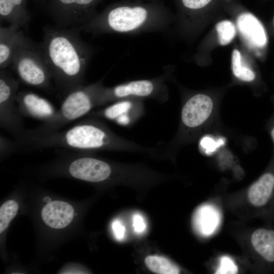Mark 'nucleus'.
<instances>
[{
	"mask_svg": "<svg viewBox=\"0 0 274 274\" xmlns=\"http://www.w3.org/2000/svg\"><path fill=\"white\" fill-rule=\"evenodd\" d=\"M18 204L14 200H9L0 208V233L8 226L11 221L15 217L18 210Z\"/></svg>",
	"mask_w": 274,
	"mask_h": 274,
	"instance_id": "22",
	"label": "nucleus"
},
{
	"mask_svg": "<svg viewBox=\"0 0 274 274\" xmlns=\"http://www.w3.org/2000/svg\"><path fill=\"white\" fill-rule=\"evenodd\" d=\"M112 226L116 238L119 241L122 240L125 235L124 226L118 220L114 221Z\"/></svg>",
	"mask_w": 274,
	"mask_h": 274,
	"instance_id": "29",
	"label": "nucleus"
},
{
	"mask_svg": "<svg viewBox=\"0 0 274 274\" xmlns=\"http://www.w3.org/2000/svg\"><path fill=\"white\" fill-rule=\"evenodd\" d=\"M145 263L148 269L157 274H178L179 267L167 258L158 255L148 256Z\"/></svg>",
	"mask_w": 274,
	"mask_h": 274,
	"instance_id": "19",
	"label": "nucleus"
},
{
	"mask_svg": "<svg viewBox=\"0 0 274 274\" xmlns=\"http://www.w3.org/2000/svg\"><path fill=\"white\" fill-rule=\"evenodd\" d=\"M201 208L197 211L194 217V224L195 228L200 232L207 233L210 232V227L214 225L215 216L210 212L207 208Z\"/></svg>",
	"mask_w": 274,
	"mask_h": 274,
	"instance_id": "21",
	"label": "nucleus"
},
{
	"mask_svg": "<svg viewBox=\"0 0 274 274\" xmlns=\"http://www.w3.org/2000/svg\"><path fill=\"white\" fill-rule=\"evenodd\" d=\"M16 100L23 116L44 122L52 119L57 112L54 106L48 100L31 91L18 92Z\"/></svg>",
	"mask_w": 274,
	"mask_h": 274,
	"instance_id": "9",
	"label": "nucleus"
},
{
	"mask_svg": "<svg viewBox=\"0 0 274 274\" xmlns=\"http://www.w3.org/2000/svg\"><path fill=\"white\" fill-rule=\"evenodd\" d=\"M23 0H0V15L2 20L19 28H27L29 18L21 8Z\"/></svg>",
	"mask_w": 274,
	"mask_h": 274,
	"instance_id": "18",
	"label": "nucleus"
},
{
	"mask_svg": "<svg viewBox=\"0 0 274 274\" xmlns=\"http://www.w3.org/2000/svg\"><path fill=\"white\" fill-rule=\"evenodd\" d=\"M79 30L60 26H46L40 47L58 89L64 94L83 85L92 49Z\"/></svg>",
	"mask_w": 274,
	"mask_h": 274,
	"instance_id": "1",
	"label": "nucleus"
},
{
	"mask_svg": "<svg viewBox=\"0 0 274 274\" xmlns=\"http://www.w3.org/2000/svg\"><path fill=\"white\" fill-rule=\"evenodd\" d=\"M51 199L49 196H46L43 198V201L46 203H49L51 202Z\"/></svg>",
	"mask_w": 274,
	"mask_h": 274,
	"instance_id": "31",
	"label": "nucleus"
},
{
	"mask_svg": "<svg viewBox=\"0 0 274 274\" xmlns=\"http://www.w3.org/2000/svg\"><path fill=\"white\" fill-rule=\"evenodd\" d=\"M133 226L134 231L138 234L143 232L146 225L143 217L140 214H135L133 217Z\"/></svg>",
	"mask_w": 274,
	"mask_h": 274,
	"instance_id": "28",
	"label": "nucleus"
},
{
	"mask_svg": "<svg viewBox=\"0 0 274 274\" xmlns=\"http://www.w3.org/2000/svg\"><path fill=\"white\" fill-rule=\"evenodd\" d=\"M168 22L165 17L154 15L144 7H116L107 13L77 27L93 35L117 33L137 34L165 30Z\"/></svg>",
	"mask_w": 274,
	"mask_h": 274,
	"instance_id": "3",
	"label": "nucleus"
},
{
	"mask_svg": "<svg viewBox=\"0 0 274 274\" xmlns=\"http://www.w3.org/2000/svg\"><path fill=\"white\" fill-rule=\"evenodd\" d=\"M0 141L1 154L17 150L15 141H12L2 135L1 136Z\"/></svg>",
	"mask_w": 274,
	"mask_h": 274,
	"instance_id": "25",
	"label": "nucleus"
},
{
	"mask_svg": "<svg viewBox=\"0 0 274 274\" xmlns=\"http://www.w3.org/2000/svg\"><path fill=\"white\" fill-rule=\"evenodd\" d=\"M165 74L152 79L128 82L111 87L101 85L97 96V106L128 98H157L166 93Z\"/></svg>",
	"mask_w": 274,
	"mask_h": 274,
	"instance_id": "6",
	"label": "nucleus"
},
{
	"mask_svg": "<svg viewBox=\"0 0 274 274\" xmlns=\"http://www.w3.org/2000/svg\"><path fill=\"white\" fill-rule=\"evenodd\" d=\"M231 62L232 72L236 78L246 82L252 81L255 79V73L250 68L242 64L241 55L237 49L232 51Z\"/></svg>",
	"mask_w": 274,
	"mask_h": 274,
	"instance_id": "20",
	"label": "nucleus"
},
{
	"mask_svg": "<svg viewBox=\"0 0 274 274\" xmlns=\"http://www.w3.org/2000/svg\"><path fill=\"white\" fill-rule=\"evenodd\" d=\"M183 5L191 10H197L207 5L212 0H181Z\"/></svg>",
	"mask_w": 274,
	"mask_h": 274,
	"instance_id": "27",
	"label": "nucleus"
},
{
	"mask_svg": "<svg viewBox=\"0 0 274 274\" xmlns=\"http://www.w3.org/2000/svg\"><path fill=\"white\" fill-rule=\"evenodd\" d=\"M12 64L20 80L25 84L42 89L49 87L51 73L40 48L32 42L17 51Z\"/></svg>",
	"mask_w": 274,
	"mask_h": 274,
	"instance_id": "5",
	"label": "nucleus"
},
{
	"mask_svg": "<svg viewBox=\"0 0 274 274\" xmlns=\"http://www.w3.org/2000/svg\"><path fill=\"white\" fill-rule=\"evenodd\" d=\"M213 108L212 99L204 94L191 97L184 104L181 112L183 125L189 129L196 128L209 118Z\"/></svg>",
	"mask_w": 274,
	"mask_h": 274,
	"instance_id": "10",
	"label": "nucleus"
},
{
	"mask_svg": "<svg viewBox=\"0 0 274 274\" xmlns=\"http://www.w3.org/2000/svg\"><path fill=\"white\" fill-rule=\"evenodd\" d=\"M102 82L100 80L90 85H82L68 92L52 119L25 131L16 139L18 150L28 142L58 131L64 125L89 113L97 106V96Z\"/></svg>",
	"mask_w": 274,
	"mask_h": 274,
	"instance_id": "4",
	"label": "nucleus"
},
{
	"mask_svg": "<svg viewBox=\"0 0 274 274\" xmlns=\"http://www.w3.org/2000/svg\"><path fill=\"white\" fill-rule=\"evenodd\" d=\"M64 148L75 150H144L112 132L102 122L84 120L70 128L32 140L21 149Z\"/></svg>",
	"mask_w": 274,
	"mask_h": 274,
	"instance_id": "2",
	"label": "nucleus"
},
{
	"mask_svg": "<svg viewBox=\"0 0 274 274\" xmlns=\"http://www.w3.org/2000/svg\"><path fill=\"white\" fill-rule=\"evenodd\" d=\"M237 269L233 261L228 257H223L216 273H236Z\"/></svg>",
	"mask_w": 274,
	"mask_h": 274,
	"instance_id": "24",
	"label": "nucleus"
},
{
	"mask_svg": "<svg viewBox=\"0 0 274 274\" xmlns=\"http://www.w3.org/2000/svg\"><path fill=\"white\" fill-rule=\"evenodd\" d=\"M270 135L271 138L274 143V123L272 125L270 128Z\"/></svg>",
	"mask_w": 274,
	"mask_h": 274,
	"instance_id": "30",
	"label": "nucleus"
},
{
	"mask_svg": "<svg viewBox=\"0 0 274 274\" xmlns=\"http://www.w3.org/2000/svg\"><path fill=\"white\" fill-rule=\"evenodd\" d=\"M220 142L214 141L209 136H206L201 139L200 145L206 152H211L214 151L220 144H222Z\"/></svg>",
	"mask_w": 274,
	"mask_h": 274,
	"instance_id": "26",
	"label": "nucleus"
},
{
	"mask_svg": "<svg viewBox=\"0 0 274 274\" xmlns=\"http://www.w3.org/2000/svg\"><path fill=\"white\" fill-rule=\"evenodd\" d=\"M274 192V172L264 173L249 188L247 196L256 207H262L271 199Z\"/></svg>",
	"mask_w": 274,
	"mask_h": 274,
	"instance_id": "14",
	"label": "nucleus"
},
{
	"mask_svg": "<svg viewBox=\"0 0 274 274\" xmlns=\"http://www.w3.org/2000/svg\"><path fill=\"white\" fill-rule=\"evenodd\" d=\"M237 26L241 35L251 47L263 49L266 47L268 40L265 29L252 14H241L237 19Z\"/></svg>",
	"mask_w": 274,
	"mask_h": 274,
	"instance_id": "12",
	"label": "nucleus"
},
{
	"mask_svg": "<svg viewBox=\"0 0 274 274\" xmlns=\"http://www.w3.org/2000/svg\"><path fill=\"white\" fill-rule=\"evenodd\" d=\"M31 41L20 30L10 25L0 27V68L5 69L12 64L17 51Z\"/></svg>",
	"mask_w": 274,
	"mask_h": 274,
	"instance_id": "11",
	"label": "nucleus"
},
{
	"mask_svg": "<svg viewBox=\"0 0 274 274\" xmlns=\"http://www.w3.org/2000/svg\"><path fill=\"white\" fill-rule=\"evenodd\" d=\"M74 215V209L69 203L58 200L46 204L41 212L43 221L48 226L55 229L67 226L72 221Z\"/></svg>",
	"mask_w": 274,
	"mask_h": 274,
	"instance_id": "13",
	"label": "nucleus"
},
{
	"mask_svg": "<svg viewBox=\"0 0 274 274\" xmlns=\"http://www.w3.org/2000/svg\"><path fill=\"white\" fill-rule=\"evenodd\" d=\"M273 193H274V192H273Z\"/></svg>",
	"mask_w": 274,
	"mask_h": 274,
	"instance_id": "33",
	"label": "nucleus"
},
{
	"mask_svg": "<svg viewBox=\"0 0 274 274\" xmlns=\"http://www.w3.org/2000/svg\"><path fill=\"white\" fill-rule=\"evenodd\" d=\"M252 245L266 262L274 264V229L261 228L252 233Z\"/></svg>",
	"mask_w": 274,
	"mask_h": 274,
	"instance_id": "17",
	"label": "nucleus"
},
{
	"mask_svg": "<svg viewBox=\"0 0 274 274\" xmlns=\"http://www.w3.org/2000/svg\"><path fill=\"white\" fill-rule=\"evenodd\" d=\"M18 81L4 69L0 72V125L15 139L24 131L23 116L16 100Z\"/></svg>",
	"mask_w": 274,
	"mask_h": 274,
	"instance_id": "7",
	"label": "nucleus"
},
{
	"mask_svg": "<svg viewBox=\"0 0 274 274\" xmlns=\"http://www.w3.org/2000/svg\"><path fill=\"white\" fill-rule=\"evenodd\" d=\"M95 0H57L61 6L65 8L62 13L56 19L58 25L78 26L84 24L86 21L80 9L91 4Z\"/></svg>",
	"mask_w": 274,
	"mask_h": 274,
	"instance_id": "15",
	"label": "nucleus"
},
{
	"mask_svg": "<svg viewBox=\"0 0 274 274\" xmlns=\"http://www.w3.org/2000/svg\"><path fill=\"white\" fill-rule=\"evenodd\" d=\"M216 29L219 42L221 45L229 44L235 37V27L233 23L229 20H224L218 23Z\"/></svg>",
	"mask_w": 274,
	"mask_h": 274,
	"instance_id": "23",
	"label": "nucleus"
},
{
	"mask_svg": "<svg viewBox=\"0 0 274 274\" xmlns=\"http://www.w3.org/2000/svg\"><path fill=\"white\" fill-rule=\"evenodd\" d=\"M272 25H273V27L274 28V17H273V19Z\"/></svg>",
	"mask_w": 274,
	"mask_h": 274,
	"instance_id": "32",
	"label": "nucleus"
},
{
	"mask_svg": "<svg viewBox=\"0 0 274 274\" xmlns=\"http://www.w3.org/2000/svg\"><path fill=\"white\" fill-rule=\"evenodd\" d=\"M68 172L74 178L97 183L108 179L112 170L106 161L95 157L82 156L75 158L71 162Z\"/></svg>",
	"mask_w": 274,
	"mask_h": 274,
	"instance_id": "8",
	"label": "nucleus"
},
{
	"mask_svg": "<svg viewBox=\"0 0 274 274\" xmlns=\"http://www.w3.org/2000/svg\"><path fill=\"white\" fill-rule=\"evenodd\" d=\"M141 99L128 98L119 100L97 112H94L93 115L115 121L120 125H127L131 121L128 113L133 108L141 105Z\"/></svg>",
	"mask_w": 274,
	"mask_h": 274,
	"instance_id": "16",
	"label": "nucleus"
}]
</instances>
